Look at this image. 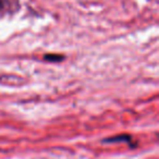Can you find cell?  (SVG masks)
<instances>
[{
	"label": "cell",
	"instance_id": "2",
	"mask_svg": "<svg viewBox=\"0 0 159 159\" xmlns=\"http://www.w3.org/2000/svg\"><path fill=\"white\" fill-rule=\"evenodd\" d=\"M102 143H129L131 146L132 144V137L129 134H120V135H116V136H111V137H107V139H102Z\"/></svg>",
	"mask_w": 159,
	"mask_h": 159
},
{
	"label": "cell",
	"instance_id": "1",
	"mask_svg": "<svg viewBox=\"0 0 159 159\" xmlns=\"http://www.w3.org/2000/svg\"><path fill=\"white\" fill-rule=\"evenodd\" d=\"M19 0H0V14H11L19 9Z\"/></svg>",
	"mask_w": 159,
	"mask_h": 159
},
{
	"label": "cell",
	"instance_id": "3",
	"mask_svg": "<svg viewBox=\"0 0 159 159\" xmlns=\"http://www.w3.org/2000/svg\"><path fill=\"white\" fill-rule=\"evenodd\" d=\"M63 59H64V56L58 55V53H48V55L44 56V60H47V61H50V62H59Z\"/></svg>",
	"mask_w": 159,
	"mask_h": 159
}]
</instances>
